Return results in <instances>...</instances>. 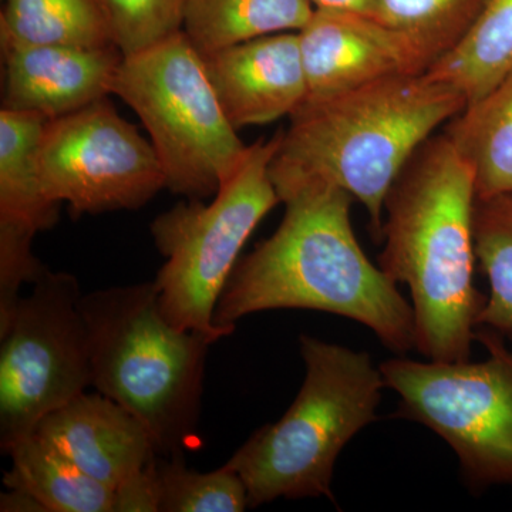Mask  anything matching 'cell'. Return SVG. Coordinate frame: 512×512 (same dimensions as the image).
Masks as SVG:
<instances>
[{
	"label": "cell",
	"instance_id": "5bb4252c",
	"mask_svg": "<svg viewBox=\"0 0 512 512\" xmlns=\"http://www.w3.org/2000/svg\"><path fill=\"white\" fill-rule=\"evenodd\" d=\"M2 109L59 119L113 94L116 46H22L3 50Z\"/></svg>",
	"mask_w": 512,
	"mask_h": 512
},
{
	"label": "cell",
	"instance_id": "484cf974",
	"mask_svg": "<svg viewBox=\"0 0 512 512\" xmlns=\"http://www.w3.org/2000/svg\"><path fill=\"white\" fill-rule=\"evenodd\" d=\"M318 9L348 10L370 16L376 0H311Z\"/></svg>",
	"mask_w": 512,
	"mask_h": 512
},
{
	"label": "cell",
	"instance_id": "ba28073f",
	"mask_svg": "<svg viewBox=\"0 0 512 512\" xmlns=\"http://www.w3.org/2000/svg\"><path fill=\"white\" fill-rule=\"evenodd\" d=\"M484 362L387 360L384 384L400 396L396 416L424 424L453 448L474 487L512 485V350L476 329Z\"/></svg>",
	"mask_w": 512,
	"mask_h": 512
},
{
	"label": "cell",
	"instance_id": "603a6c76",
	"mask_svg": "<svg viewBox=\"0 0 512 512\" xmlns=\"http://www.w3.org/2000/svg\"><path fill=\"white\" fill-rule=\"evenodd\" d=\"M158 512H242L248 491L238 473L222 466L200 473L184 456L158 457Z\"/></svg>",
	"mask_w": 512,
	"mask_h": 512
},
{
	"label": "cell",
	"instance_id": "44dd1931",
	"mask_svg": "<svg viewBox=\"0 0 512 512\" xmlns=\"http://www.w3.org/2000/svg\"><path fill=\"white\" fill-rule=\"evenodd\" d=\"M487 0H376L370 16L399 33L427 70L460 45Z\"/></svg>",
	"mask_w": 512,
	"mask_h": 512
},
{
	"label": "cell",
	"instance_id": "ac0fdd59",
	"mask_svg": "<svg viewBox=\"0 0 512 512\" xmlns=\"http://www.w3.org/2000/svg\"><path fill=\"white\" fill-rule=\"evenodd\" d=\"M313 12L311 0H187L183 32L207 56L258 37L299 32Z\"/></svg>",
	"mask_w": 512,
	"mask_h": 512
},
{
	"label": "cell",
	"instance_id": "ffe728a7",
	"mask_svg": "<svg viewBox=\"0 0 512 512\" xmlns=\"http://www.w3.org/2000/svg\"><path fill=\"white\" fill-rule=\"evenodd\" d=\"M0 46L114 45L97 0H3Z\"/></svg>",
	"mask_w": 512,
	"mask_h": 512
},
{
	"label": "cell",
	"instance_id": "7c38bea8",
	"mask_svg": "<svg viewBox=\"0 0 512 512\" xmlns=\"http://www.w3.org/2000/svg\"><path fill=\"white\" fill-rule=\"evenodd\" d=\"M202 59L235 130L291 117L308 97L298 32L258 37Z\"/></svg>",
	"mask_w": 512,
	"mask_h": 512
},
{
	"label": "cell",
	"instance_id": "e0dca14e",
	"mask_svg": "<svg viewBox=\"0 0 512 512\" xmlns=\"http://www.w3.org/2000/svg\"><path fill=\"white\" fill-rule=\"evenodd\" d=\"M443 133L473 170L477 198L512 194V72Z\"/></svg>",
	"mask_w": 512,
	"mask_h": 512
},
{
	"label": "cell",
	"instance_id": "52a82bcc",
	"mask_svg": "<svg viewBox=\"0 0 512 512\" xmlns=\"http://www.w3.org/2000/svg\"><path fill=\"white\" fill-rule=\"evenodd\" d=\"M113 94L140 117L174 194L214 197L247 153L184 32L123 57Z\"/></svg>",
	"mask_w": 512,
	"mask_h": 512
},
{
	"label": "cell",
	"instance_id": "9a60e30c",
	"mask_svg": "<svg viewBox=\"0 0 512 512\" xmlns=\"http://www.w3.org/2000/svg\"><path fill=\"white\" fill-rule=\"evenodd\" d=\"M45 117L0 110V232L35 238L55 227L59 202L43 187L39 144Z\"/></svg>",
	"mask_w": 512,
	"mask_h": 512
},
{
	"label": "cell",
	"instance_id": "d6986e66",
	"mask_svg": "<svg viewBox=\"0 0 512 512\" xmlns=\"http://www.w3.org/2000/svg\"><path fill=\"white\" fill-rule=\"evenodd\" d=\"M511 72L512 0H487L460 45L426 73L454 87L468 106Z\"/></svg>",
	"mask_w": 512,
	"mask_h": 512
},
{
	"label": "cell",
	"instance_id": "9c48e42d",
	"mask_svg": "<svg viewBox=\"0 0 512 512\" xmlns=\"http://www.w3.org/2000/svg\"><path fill=\"white\" fill-rule=\"evenodd\" d=\"M79 282L45 269L0 328V448L8 454L37 424L92 387Z\"/></svg>",
	"mask_w": 512,
	"mask_h": 512
},
{
	"label": "cell",
	"instance_id": "2e32d148",
	"mask_svg": "<svg viewBox=\"0 0 512 512\" xmlns=\"http://www.w3.org/2000/svg\"><path fill=\"white\" fill-rule=\"evenodd\" d=\"M3 483L35 498L45 512H114L116 491L94 480L59 448L32 434L10 448Z\"/></svg>",
	"mask_w": 512,
	"mask_h": 512
},
{
	"label": "cell",
	"instance_id": "7402d4cb",
	"mask_svg": "<svg viewBox=\"0 0 512 512\" xmlns=\"http://www.w3.org/2000/svg\"><path fill=\"white\" fill-rule=\"evenodd\" d=\"M474 245L490 285L477 328L497 333L512 346V194L477 198Z\"/></svg>",
	"mask_w": 512,
	"mask_h": 512
},
{
	"label": "cell",
	"instance_id": "d4e9b609",
	"mask_svg": "<svg viewBox=\"0 0 512 512\" xmlns=\"http://www.w3.org/2000/svg\"><path fill=\"white\" fill-rule=\"evenodd\" d=\"M0 511L10 512H45L42 505L35 498L18 490H9V493L0 497Z\"/></svg>",
	"mask_w": 512,
	"mask_h": 512
},
{
	"label": "cell",
	"instance_id": "6da1fadb",
	"mask_svg": "<svg viewBox=\"0 0 512 512\" xmlns=\"http://www.w3.org/2000/svg\"><path fill=\"white\" fill-rule=\"evenodd\" d=\"M279 200L284 220L239 259L215 309V326L234 333L235 323L252 313L311 309L356 320L399 355L416 349L412 303L357 242L352 195L309 184Z\"/></svg>",
	"mask_w": 512,
	"mask_h": 512
},
{
	"label": "cell",
	"instance_id": "8fae6325",
	"mask_svg": "<svg viewBox=\"0 0 512 512\" xmlns=\"http://www.w3.org/2000/svg\"><path fill=\"white\" fill-rule=\"evenodd\" d=\"M308 97L322 101L377 80L426 73L416 50L372 16L315 8L298 32Z\"/></svg>",
	"mask_w": 512,
	"mask_h": 512
},
{
	"label": "cell",
	"instance_id": "8992f818",
	"mask_svg": "<svg viewBox=\"0 0 512 512\" xmlns=\"http://www.w3.org/2000/svg\"><path fill=\"white\" fill-rule=\"evenodd\" d=\"M281 133L248 146L211 204L178 202L158 215L151 235L165 264L154 279L165 318L218 340L231 335L214 323L215 309L254 229L279 200L269 175Z\"/></svg>",
	"mask_w": 512,
	"mask_h": 512
},
{
	"label": "cell",
	"instance_id": "30bf717a",
	"mask_svg": "<svg viewBox=\"0 0 512 512\" xmlns=\"http://www.w3.org/2000/svg\"><path fill=\"white\" fill-rule=\"evenodd\" d=\"M39 168L47 195L73 218L138 210L165 188L156 148L107 97L46 121Z\"/></svg>",
	"mask_w": 512,
	"mask_h": 512
},
{
	"label": "cell",
	"instance_id": "7a4b0ae2",
	"mask_svg": "<svg viewBox=\"0 0 512 512\" xmlns=\"http://www.w3.org/2000/svg\"><path fill=\"white\" fill-rule=\"evenodd\" d=\"M476 180L446 134H433L384 200L379 266L412 296L416 350L466 362L485 298L474 284Z\"/></svg>",
	"mask_w": 512,
	"mask_h": 512
},
{
	"label": "cell",
	"instance_id": "4fadbf2b",
	"mask_svg": "<svg viewBox=\"0 0 512 512\" xmlns=\"http://www.w3.org/2000/svg\"><path fill=\"white\" fill-rule=\"evenodd\" d=\"M36 436L49 441L94 480L114 491L158 458L146 424L99 392L82 393L47 414Z\"/></svg>",
	"mask_w": 512,
	"mask_h": 512
},
{
	"label": "cell",
	"instance_id": "277c9868",
	"mask_svg": "<svg viewBox=\"0 0 512 512\" xmlns=\"http://www.w3.org/2000/svg\"><path fill=\"white\" fill-rule=\"evenodd\" d=\"M96 392L146 424L158 456L200 444L205 359L214 340L165 318L154 282L82 296Z\"/></svg>",
	"mask_w": 512,
	"mask_h": 512
},
{
	"label": "cell",
	"instance_id": "3957f363",
	"mask_svg": "<svg viewBox=\"0 0 512 512\" xmlns=\"http://www.w3.org/2000/svg\"><path fill=\"white\" fill-rule=\"evenodd\" d=\"M467 107L429 73L402 74L322 101H305L282 131L269 175L281 198L309 184L362 202L382 238L384 200L404 165L434 131Z\"/></svg>",
	"mask_w": 512,
	"mask_h": 512
},
{
	"label": "cell",
	"instance_id": "5b68a950",
	"mask_svg": "<svg viewBox=\"0 0 512 512\" xmlns=\"http://www.w3.org/2000/svg\"><path fill=\"white\" fill-rule=\"evenodd\" d=\"M305 379L288 412L256 430L225 466L244 481L249 507L288 498L333 497L343 448L376 420L384 384L366 352L301 335Z\"/></svg>",
	"mask_w": 512,
	"mask_h": 512
},
{
	"label": "cell",
	"instance_id": "cb8c5ba5",
	"mask_svg": "<svg viewBox=\"0 0 512 512\" xmlns=\"http://www.w3.org/2000/svg\"><path fill=\"white\" fill-rule=\"evenodd\" d=\"M111 42L123 57L146 52L183 32L187 0H97Z\"/></svg>",
	"mask_w": 512,
	"mask_h": 512
}]
</instances>
